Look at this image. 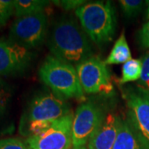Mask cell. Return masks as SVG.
<instances>
[{
    "label": "cell",
    "instance_id": "cell-1",
    "mask_svg": "<svg viewBox=\"0 0 149 149\" xmlns=\"http://www.w3.org/2000/svg\"><path fill=\"white\" fill-rule=\"evenodd\" d=\"M91 39L73 17H61L55 22L48 39L52 56L73 65L94 56Z\"/></svg>",
    "mask_w": 149,
    "mask_h": 149
},
{
    "label": "cell",
    "instance_id": "cell-2",
    "mask_svg": "<svg viewBox=\"0 0 149 149\" xmlns=\"http://www.w3.org/2000/svg\"><path fill=\"white\" fill-rule=\"evenodd\" d=\"M70 112L65 100L53 92L40 94L30 102L26 114L22 118L20 131L28 138L39 134Z\"/></svg>",
    "mask_w": 149,
    "mask_h": 149
},
{
    "label": "cell",
    "instance_id": "cell-3",
    "mask_svg": "<svg viewBox=\"0 0 149 149\" xmlns=\"http://www.w3.org/2000/svg\"><path fill=\"white\" fill-rule=\"evenodd\" d=\"M80 26L91 42L102 46L113 40L116 32L115 10L111 2H91L74 11Z\"/></svg>",
    "mask_w": 149,
    "mask_h": 149
},
{
    "label": "cell",
    "instance_id": "cell-4",
    "mask_svg": "<svg viewBox=\"0 0 149 149\" xmlns=\"http://www.w3.org/2000/svg\"><path fill=\"white\" fill-rule=\"evenodd\" d=\"M39 77L54 94L64 100L85 101L76 68L53 56H47L39 68Z\"/></svg>",
    "mask_w": 149,
    "mask_h": 149
},
{
    "label": "cell",
    "instance_id": "cell-5",
    "mask_svg": "<svg viewBox=\"0 0 149 149\" xmlns=\"http://www.w3.org/2000/svg\"><path fill=\"white\" fill-rule=\"evenodd\" d=\"M105 109L95 101H85L75 109L72 122V146L81 147L89 143L106 118Z\"/></svg>",
    "mask_w": 149,
    "mask_h": 149
},
{
    "label": "cell",
    "instance_id": "cell-6",
    "mask_svg": "<svg viewBox=\"0 0 149 149\" xmlns=\"http://www.w3.org/2000/svg\"><path fill=\"white\" fill-rule=\"evenodd\" d=\"M48 21L45 13L17 17L9 30V40L28 50L40 47L46 39Z\"/></svg>",
    "mask_w": 149,
    "mask_h": 149
},
{
    "label": "cell",
    "instance_id": "cell-7",
    "mask_svg": "<svg viewBox=\"0 0 149 149\" xmlns=\"http://www.w3.org/2000/svg\"><path fill=\"white\" fill-rule=\"evenodd\" d=\"M73 117L74 113L70 112L42 133L27 138L26 144L28 149H70Z\"/></svg>",
    "mask_w": 149,
    "mask_h": 149
},
{
    "label": "cell",
    "instance_id": "cell-8",
    "mask_svg": "<svg viewBox=\"0 0 149 149\" xmlns=\"http://www.w3.org/2000/svg\"><path fill=\"white\" fill-rule=\"evenodd\" d=\"M85 94L109 95L113 91L111 74L102 60L92 56L75 66Z\"/></svg>",
    "mask_w": 149,
    "mask_h": 149
},
{
    "label": "cell",
    "instance_id": "cell-9",
    "mask_svg": "<svg viewBox=\"0 0 149 149\" xmlns=\"http://www.w3.org/2000/svg\"><path fill=\"white\" fill-rule=\"evenodd\" d=\"M123 98L128 107V118L149 147V92L140 87L128 88Z\"/></svg>",
    "mask_w": 149,
    "mask_h": 149
},
{
    "label": "cell",
    "instance_id": "cell-10",
    "mask_svg": "<svg viewBox=\"0 0 149 149\" xmlns=\"http://www.w3.org/2000/svg\"><path fill=\"white\" fill-rule=\"evenodd\" d=\"M33 54L11 40L0 39V75L21 73L31 64Z\"/></svg>",
    "mask_w": 149,
    "mask_h": 149
},
{
    "label": "cell",
    "instance_id": "cell-11",
    "mask_svg": "<svg viewBox=\"0 0 149 149\" xmlns=\"http://www.w3.org/2000/svg\"><path fill=\"white\" fill-rule=\"evenodd\" d=\"M120 117L113 113H108L100 128L88 143L89 149H113L119 130Z\"/></svg>",
    "mask_w": 149,
    "mask_h": 149
},
{
    "label": "cell",
    "instance_id": "cell-12",
    "mask_svg": "<svg viewBox=\"0 0 149 149\" xmlns=\"http://www.w3.org/2000/svg\"><path fill=\"white\" fill-rule=\"evenodd\" d=\"M113 149H149L128 118H120L119 130Z\"/></svg>",
    "mask_w": 149,
    "mask_h": 149
},
{
    "label": "cell",
    "instance_id": "cell-13",
    "mask_svg": "<svg viewBox=\"0 0 149 149\" xmlns=\"http://www.w3.org/2000/svg\"><path fill=\"white\" fill-rule=\"evenodd\" d=\"M132 59L130 48L128 47L124 32H122L120 37L115 42L111 52L104 61L106 65L124 64Z\"/></svg>",
    "mask_w": 149,
    "mask_h": 149
},
{
    "label": "cell",
    "instance_id": "cell-14",
    "mask_svg": "<svg viewBox=\"0 0 149 149\" xmlns=\"http://www.w3.org/2000/svg\"><path fill=\"white\" fill-rule=\"evenodd\" d=\"M13 3L17 17L42 13L49 5L46 0H15Z\"/></svg>",
    "mask_w": 149,
    "mask_h": 149
},
{
    "label": "cell",
    "instance_id": "cell-15",
    "mask_svg": "<svg viewBox=\"0 0 149 149\" xmlns=\"http://www.w3.org/2000/svg\"><path fill=\"white\" fill-rule=\"evenodd\" d=\"M142 66L141 59H131L124 63L122 67V77L119 80V83L126 84L140 80Z\"/></svg>",
    "mask_w": 149,
    "mask_h": 149
},
{
    "label": "cell",
    "instance_id": "cell-16",
    "mask_svg": "<svg viewBox=\"0 0 149 149\" xmlns=\"http://www.w3.org/2000/svg\"><path fill=\"white\" fill-rule=\"evenodd\" d=\"M123 13L128 18L138 16L143 10L144 2L141 0H120L118 1Z\"/></svg>",
    "mask_w": 149,
    "mask_h": 149
},
{
    "label": "cell",
    "instance_id": "cell-17",
    "mask_svg": "<svg viewBox=\"0 0 149 149\" xmlns=\"http://www.w3.org/2000/svg\"><path fill=\"white\" fill-rule=\"evenodd\" d=\"M15 13L13 1L0 0V27H3Z\"/></svg>",
    "mask_w": 149,
    "mask_h": 149
},
{
    "label": "cell",
    "instance_id": "cell-18",
    "mask_svg": "<svg viewBox=\"0 0 149 149\" xmlns=\"http://www.w3.org/2000/svg\"><path fill=\"white\" fill-rule=\"evenodd\" d=\"M142 74L139 80V87L149 92V50L141 58Z\"/></svg>",
    "mask_w": 149,
    "mask_h": 149
},
{
    "label": "cell",
    "instance_id": "cell-19",
    "mask_svg": "<svg viewBox=\"0 0 149 149\" xmlns=\"http://www.w3.org/2000/svg\"><path fill=\"white\" fill-rule=\"evenodd\" d=\"M0 149H28L27 144L14 138L0 139Z\"/></svg>",
    "mask_w": 149,
    "mask_h": 149
},
{
    "label": "cell",
    "instance_id": "cell-20",
    "mask_svg": "<svg viewBox=\"0 0 149 149\" xmlns=\"http://www.w3.org/2000/svg\"><path fill=\"white\" fill-rule=\"evenodd\" d=\"M54 3H55V4L59 5L62 8H64L65 10L73 9L75 11L80 7L84 5L86 2L82 1V0H63V1H55Z\"/></svg>",
    "mask_w": 149,
    "mask_h": 149
},
{
    "label": "cell",
    "instance_id": "cell-21",
    "mask_svg": "<svg viewBox=\"0 0 149 149\" xmlns=\"http://www.w3.org/2000/svg\"><path fill=\"white\" fill-rule=\"evenodd\" d=\"M139 42L143 48L149 50V20L140 29L139 32Z\"/></svg>",
    "mask_w": 149,
    "mask_h": 149
},
{
    "label": "cell",
    "instance_id": "cell-22",
    "mask_svg": "<svg viewBox=\"0 0 149 149\" xmlns=\"http://www.w3.org/2000/svg\"><path fill=\"white\" fill-rule=\"evenodd\" d=\"M9 99V94L0 82V114L5 109Z\"/></svg>",
    "mask_w": 149,
    "mask_h": 149
},
{
    "label": "cell",
    "instance_id": "cell-23",
    "mask_svg": "<svg viewBox=\"0 0 149 149\" xmlns=\"http://www.w3.org/2000/svg\"><path fill=\"white\" fill-rule=\"evenodd\" d=\"M147 4H148V9H147V18L149 20V1L146 2Z\"/></svg>",
    "mask_w": 149,
    "mask_h": 149
},
{
    "label": "cell",
    "instance_id": "cell-24",
    "mask_svg": "<svg viewBox=\"0 0 149 149\" xmlns=\"http://www.w3.org/2000/svg\"><path fill=\"white\" fill-rule=\"evenodd\" d=\"M71 149H89V148H87L85 146H81V147H73Z\"/></svg>",
    "mask_w": 149,
    "mask_h": 149
}]
</instances>
